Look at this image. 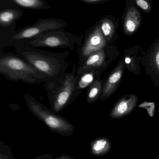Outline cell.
Returning a JSON list of instances; mask_svg holds the SVG:
<instances>
[{
    "instance_id": "6da1fadb",
    "label": "cell",
    "mask_w": 159,
    "mask_h": 159,
    "mask_svg": "<svg viewBox=\"0 0 159 159\" xmlns=\"http://www.w3.org/2000/svg\"><path fill=\"white\" fill-rule=\"evenodd\" d=\"M16 55L22 58L46 76L49 81L60 79L69 66V53H55L32 47L24 43L14 46Z\"/></svg>"
},
{
    "instance_id": "7a4b0ae2",
    "label": "cell",
    "mask_w": 159,
    "mask_h": 159,
    "mask_svg": "<svg viewBox=\"0 0 159 159\" xmlns=\"http://www.w3.org/2000/svg\"><path fill=\"white\" fill-rule=\"evenodd\" d=\"M0 74L10 81L30 84L49 82L45 75L17 55L1 52Z\"/></svg>"
},
{
    "instance_id": "3957f363",
    "label": "cell",
    "mask_w": 159,
    "mask_h": 159,
    "mask_svg": "<svg viewBox=\"0 0 159 159\" xmlns=\"http://www.w3.org/2000/svg\"><path fill=\"white\" fill-rule=\"evenodd\" d=\"M77 64L75 63L72 71L66 72L60 79L44 83L50 109L57 114L72 104L71 100L77 79Z\"/></svg>"
},
{
    "instance_id": "277c9868",
    "label": "cell",
    "mask_w": 159,
    "mask_h": 159,
    "mask_svg": "<svg viewBox=\"0 0 159 159\" xmlns=\"http://www.w3.org/2000/svg\"><path fill=\"white\" fill-rule=\"evenodd\" d=\"M23 97L29 111L50 131L65 137H70L74 133L75 127L68 120L48 108L30 94H24Z\"/></svg>"
},
{
    "instance_id": "5b68a950",
    "label": "cell",
    "mask_w": 159,
    "mask_h": 159,
    "mask_svg": "<svg viewBox=\"0 0 159 159\" xmlns=\"http://www.w3.org/2000/svg\"><path fill=\"white\" fill-rule=\"evenodd\" d=\"M67 22L58 18L39 19L32 25L17 30L13 33L1 46V48L16 45L32 39L38 35L56 30L64 29L68 26Z\"/></svg>"
},
{
    "instance_id": "8992f818",
    "label": "cell",
    "mask_w": 159,
    "mask_h": 159,
    "mask_svg": "<svg viewBox=\"0 0 159 159\" xmlns=\"http://www.w3.org/2000/svg\"><path fill=\"white\" fill-rule=\"evenodd\" d=\"M82 42V36L76 35L64 29H60L42 34L19 43L25 44L35 48H67L72 50L77 46L79 47Z\"/></svg>"
},
{
    "instance_id": "52a82bcc",
    "label": "cell",
    "mask_w": 159,
    "mask_h": 159,
    "mask_svg": "<svg viewBox=\"0 0 159 159\" xmlns=\"http://www.w3.org/2000/svg\"><path fill=\"white\" fill-rule=\"evenodd\" d=\"M107 44L108 42L101 30L99 21H97L87 31L82 43L77 48L78 62L92 53L106 48Z\"/></svg>"
},
{
    "instance_id": "ba28073f",
    "label": "cell",
    "mask_w": 159,
    "mask_h": 159,
    "mask_svg": "<svg viewBox=\"0 0 159 159\" xmlns=\"http://www.w3.org/2000/svg\"><path fill=\"white\" fill-rule=\"evenodd\" d=\"M123 14V27L124 34L130 35L136 32L141 26L142 16L141 12L133 0H127Z\"/></svg>"
},
{
    "instance_id": "9c48e42d",
    "label": "cell",
    "mask_w": 159,
    "mask_h": 159,
    "mask_svg": "<svg viewBox=\"0 0 159 159\" xmlns=\"http://www.w3.org/2000/svg\"><path fill=\"white\" fill-rule=\"evenodd\" d=\"M107 54L105 48L92 53L82 61L78 62L77 75L89 70L101 73L107 64Z\"/></svg>"
},
{
    "instance_id": "30bf717a",
    "label": "cell",
    "mask_w": 159,
    "mask_h": 159,
    "mask_svg": "<svg viewBox=\"0 0 159 159\" xmlns=\"http://www.w3.org/2000/svg\"><path fill=\"white\" fill-rule=\"evenodd\" d=\"M123 73V66L121 62L108 76L104 83L102 90L99 99L100 100L104 101L113 94L120 81Z\"/></svg>"
},
{
    "instance_id": "8fae6325",
    "label": "cell",
    "mask_w": 159,
    "mask_h": 159,
    "mask_svg": "<svg viewBox=\"0 0 159 159\" xmlns=\"http://www.w3.org/2000/svg\"><path fill=\"white\" fill-rule=\"evenodd\" d=\"M100 73L95 70H89L77 75V79L74 91L72 96L71 103L73 102L77 97L82 92L88 88L96 79H98Z\"/></svg>"
},
{
    "instance_id": "7c38bea8",
    "label": "cell",
    "mask_w": 159,
    "mask_h": 159,
    "mask_svg": "<svg viewBox=\"0 0 159 159\" xmlns=\"http://www.w3.org/2000/svg\"><path fill=\"white\" fill-rule=\"evenodd\" d=\"M137 97L134 95H130L123 98L117 103L110 114L113 118L121 117L131 112L137 103Z\"/></svg>"
},
{
    "instance_id": "4fadbf2b",
    "label": "cell",
    "mask_w": 159,
    "mask_h": 159,
    "mask_svg": "<svg viewBox=\"0 0 159 159\" xmlns=\"http://www.w3.org/2000/svg\"><path fill=\"white\" fill-rule=\"evenodd\" d=\"M23 11L18 7L8 8L1 10L0 28H8L16 24L23 16Z\"/></svg>"
},
{
    "instance_id": "5bb4252c",
    "label": "cell",
    "mask_w": 159,
    "mask_h": 159,
    "mask_svg": "<svg viewBox=\"0 0 159 159\" xmlns=\"http://www.w3.org/2000/svg\"><path fill=\"white\" fill-rule=\"evenodd\" d=\"M119 20V18L111 15H105L99 20L101 30L108 43L115 37Z\"/></svg>"
},
{
    "instance_id": "9a60e30c",
    "label": "cell",
    "mask_w": 159,
    "mask_h": 159,
    "mask_svg": "<svg viewBox=\"0 0 159 159\" xmlns=\"http://www.w3.org/2000/svg\"><path fill=\"white\" fill-rule=\"evenodd\" d=\"M111 142L105 137H101L90 143V153L94 157H102L111 150Z\"/></svg>"
},
{
    "instance_id": "2e32d148",
    "label": "cell",
    "mask_w": 159,
    "mask_h": 159,
    "mask_svg": "<svg viewBox=\"0 0 159 159\" xmlns=\"http://www.w3.org/2000/svg\"><path fill=\"white\" fill-rule=\"evenodd\" d=\"M14 4L31 10H45L50 8L49 4L45 0H8Z\"/></svg>"
},
{
    "instance_id": "e0dca14e",
    "label": "cell",
    "mask_w": 159,
    "mask_h": 159,
    "mask_svg": "<svg viewBox=\"0 0 159 159\" xmlns=\"http://www.w3.org/2000/svg\"><path fill=\"white\" fill-rule=\"evenodd\" d=\"M103 85L102 81L98 78L87 88L86 100L88 103L95 102L100 99Z\"/></svg>"
},
{
    "instance_id": "ac0fdd59",
    "label": "cell",
    "mask_w": 159,
    "mask_h": 159,
    "mask_svg": "<svg viewBox=\"0 0 159 159\" xmlns=\"http://www.w3.org/2000/svg\"><path fill=\"white\" fill-rule=\"evenodd\" d=\"M0 159H15L10 147L2 141H0Z\"/></svg>"
},
{
    "instance_id": "d6986e66",
    "label": "cell",
    "mask_w": 159,
    "mask_h": 159,
    "mask_svg": "<svg viewBox=\"0 0 159 159\" xmlns=\"http://www.w3.org/2000/svg\"><path fill=\"white\" fill-rule=\"evenodd\" d=\"M136 5L141 8L144 13L151 12L153 1L152 0H133Z\"/></svg>"
},
{
    "instance_id": "ffe728a7",
    "label": "cell",
    "mask_w": 159,
    "mask_h": 159,
    "mask_svg": "<svg viewBox=\"0 0 159 159\" xmlns=\"http://www.w3.org/2000/svg\"><path fill=\"white\" fill-rule=\"evenodd\" d=\"M78 1L88 4H97L105 3L111 0H78Z\"/></svg>"
},
{
    "instance_id": "44dd1931",
    "label": "cell",
    "mask_w": 159,
    "mask_h": 159,
    "mask_svg": "<svg viewBox=\"0 0 159 159\" xmlns=\"http://www.w3.org/2000/svg\"><path fill=\"white\" fill-rule=\"evenodd\" d=\"M53 158V156L51 154H44L36 156L35 158L33 159H52Z\"/></svg>"
},
{
    "instance_id": "7402d4cb",
    "label": "cell",
    "mask_w": 159,
    "mask_h": 159,
    "mask_svg": "<svg viewBox=\"0 0 159 159\" xmlns=\"http://www.w3.org/2000/svg\"><path fill=\"white\" fill-rule=\"evenodd\" d=\"M54 159H75L72 156H69V155L63 154L57 157Z\"/></svg>"
},
{
    "instance_id": "603a6c76",
    "label": "cell",
    "mask_w": 159,
    "mask_h": 159,
    "mask_svg": "<svg viewBox=\"0 0 159 159\" xmlns=\"http://www.w3.org/2000/svg\"><path fill=\"white\" fill-rule=\"evenodd\" d=\"M155 61L157 66L159 69V50L157 52L155 57Z\"/></svg>"
},
{
    "instance_id": "cb8c5ba5",
    "label": "cell",
    "mask_w": 159,
    "mask_h": 159,
    "mask_svg": "<svg viewBox=\"0 0 159 159\" xmlns=\"http://www.w3.org/2000/svg\"><path fill=\"white\" fill-rule=\"evenodd\" d=\"M130 59L129 58H126V63H130Z\"/></svg>"
},
{
    "instance_id": "d4e9b609",
    "label": "cell",
    "mask_w": 159,
    "mask_h": 159,
    "mask_svg": "<svg viewBox=\"0 0 159 159\" xmlns=\"http://www.w3.org/2000/svg\"><path fill=\"white\" fill-rule=\"evenodd\" d=\"M156 159H159V154L157 156V157H156Z\"/></svg>"
},
{
    "instance_id": "484cf974",
    "label": "cell",
    "mask_w": 159,
    "mask_h": 159,
    "mask_svg": "<svg viewBox=\"0 0 159 159\" xmlns=\"http://www.w3.org/2000/svg\"><path fill=\"white\" fill-rule=\"evenodd\" d=\"M126 1H127V0H126Z\"/></svg>"
}]
</instances>
